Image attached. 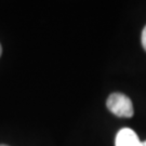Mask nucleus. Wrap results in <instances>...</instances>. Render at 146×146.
<instances>
[{
  "label": "nucleus",
  "instance_id": "obj_3",
  "mask_svg": "<svg viewBox=\"0 0 146 146\" xmlns=\"http://www.w3.org/2000/svg\"><path fill=\"white\" fill-rule=\"evenodd\" d=\"M142 46L146 51V26L144 27V29L142 31Z\"/></svg>",
  "mask_w": 146,
  "mask_h": 146
},
{
  "label": "nucleus",
  "instance_id": "obj_2",
  "mask_svg": "<svg viewBox=\"0 0 146 146\" xmlns=\"http://www.w3.org/2000/svg\"><path fill=\"white\" fill-rule=\"evenodd\" d=\"M116 146H141V141L134 131L129 128H125L116 135Z\"/></svg>",
  "mask_w": 146,
  "mask_h": 146
},
{
  "label": "nucleus",
  "instance_id": "obj_5",
  "mask_svg": "<svg viewBox=\"0 0 146 146\" xmlns=\"http://www.w3.org/2000/svg\"><path fill=\"white\" fill-rule=\"evenodd\" d=\"M1 53H2V48H1V44H0V55H1Z\"/></svg>",
  "mask_w": 146,
  "mask_h": 146
},
{
  "label": "nucleus",
  "instance_id": "obj_4",
  "mask_svg": "<svg viewBox=\"0 0 146 146\" xmlns=\"http://www.w3.org/2000/svg\"><path fill=\"white\" fill-rule=\"evenodd\" d=\"M141 146H146V141L141 142Z\"/></svg>",
  "mask_w": 146,
  "mask_h": 146
},
{
  "label": "nucleus",
  "instance_id": "obj_1",
  "mask_svg": "<svg viewBox=\"0 0 146 146\" xmlns=\"http://www.w3.org/2000/svg\"><path fill=\"white\" fill-rule=\"evenodd\" d=\"M107 108L118 117L130 118L134 114L133 104L131 100L122 93H113L110 95L106 102Z\"/></svg>",
  "mask_w": 146,
  "mask_h": 146
},
{
  "label": "nucleus",
  "instance_id": "obj_6",
  "mask_svg": "<svg viewBox=\"0 0 146 146\" xmlns=\"http://www.w3.org/2000/svg\"><path fill=\"white\" fill-rule=\"evenodd\" d=\"M0 146H8V145H0Z\"/></svg>",
  "mask_w": 146,
  "mask_h": 146
}]
</instances>
